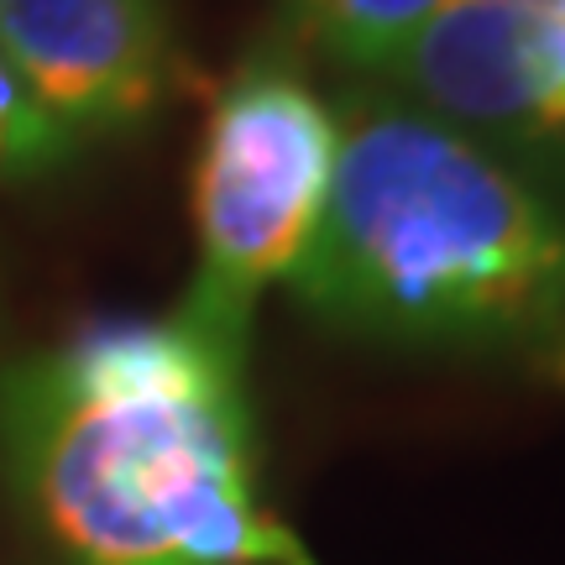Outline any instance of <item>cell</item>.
<instances>
[{
    "mask_svg": "<svg viewBox=\"0 0 565 565\" xmlns=\"http://www.w3.org/2000/svg\"><path fill=\"white\" fill-rule=\"evenodd\" d=\"M561 383H565V345H561Z\"/></svg>",
    "mask_w": 565,
    "mask_h": 565,
    "instance_id": "cell-10",
    "label": "cell"
},
{
    "mask_svg": "<svg viewBox=\"0 0 565 565\" xmlns=\"http://www.w3.org/2000/svg\"><path fill=\"white\" fill-rule=\"evenodd\" d=\"M0 58L74 141L141 126L179 74L168 0H0Z\"/></svg>",
    "mask_w": 565,
    "mask_h": 565,
    "instance_id": "cell-4",
    "label": "cell"
},
{
    "mask_svg": "<svg viewBox=\"0 0 565 565\" xmlns=\"http://www.w3.org/2000/svg\"><path fill=\"white\" fill-rule=\"evenodd\" d=\"M440 0H294L303 26L345 63L383 68L398 42L419 26Z\"/></svg>",
    "mask_w": 565,
    "mask_h": 565,
    "instance_id": "cell-6",
    "label": "cell"
},
{
    "mask_svg": "<svg viewBox=\"0 0 565 565\" xmlns=\"http://www.w3.org/2000/svg\"><path fill=\"white\" fill-rule=\"evenodd\" d=\"M383 68L461 121H540V17L503 0H440Z\"/></svg>",
    "mask_w": 565,
    "mask_h": 565,
    "instance_id": "cell-5",
    "label": "cell"
},
{
    "mask_svg": "<svg viewBox=\"0 0 565 565\" xmlns=\"http://www.w3.org/2000/svg\"><path fill=\"white\" fill-rule=\"evenodd\" d=\"M540 121L545 126H565V0L540 17Z\"/></svg>",
    "mask_w": 565,
    "mask_h": 565,
    "instance_id": "cell-8",
    "label": "cell"
},
{
    "mask_svg": "<svg viewBox=\"0 0 565 565\" xmlns=\"http://www.w3.org/2000/svg\"><path fill=\"white\" fill-rule=\"evenodd\" d=\"M74 147L79 141L47 116V105L26 89V79L0 58V183L47 179L74 158Z\"/></svg>",
    "mask_w": 565,
    "mask_h": 565,
    "instance_id": "cell-7",
    "label": "cell"
},
{
    "mask_svg": "<svg viewBox=\"0 0 565 565\" xmlns=\"http://www.w3.org/2000/svg\"><path fill=\"white\" fill-rule=\"evenodd\" d=\"M0 466L63 565H315L257 503L242 351L183 315L11 366Z\"/></svg>",
    "mask_w": 565,
    "mask_h": 565,
    "instance_id": "cell-1",
    "label": "cell"
},
{
    "mask_svg": "<svg viewBox=\"0 0 565 565\" xmlns=\"http://www.w3.org/2000/svg\"><path fill=\"white\" fill-rule=\"evenodd\" d=\"M503 6H519V11H534V17H550L561 0H503Z\"/></svg>",
    "mask_w": 565,
    "mask_h": 565,
    "instance_id": "cell-9",
    "label": "cell"
},
{
    "mask_svg": "<svg viewBox=\"0 0 565 565\" xmlns=\"http://www.w3.org/2000/svg\"><path fill=\"white\" fill-rule=\"evenodd\" d=\"M335 121L288 63L257 58L221 89L194 162L200 267L183 320L242 351L263 288L282 278L320 221Z\"/></svg>",
    "mask_w": 565,
    "mask_h": 565,
    "instance_id": "cell-3",
    "label": "cell"
},
{
    "mask_svg": "<svg viewBox=\"0 0 565 565\" xmlns=\"http://www.w3.org/2000/svg\"><path fill=\"white\" fill-rule=\"evenodd\" d=\"M282 282L356 335L503 345L555 320L565 225L461 131L393 100H351L320 221Z\"/></svg>",
    "mask_w": 565,
    "mask_h": 565,
    "instance_id": "cell-2",
    "label": "cell"
}]
</instances>
